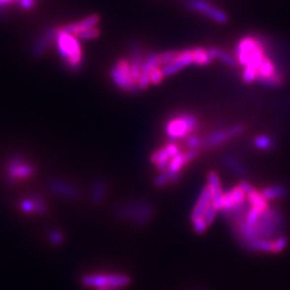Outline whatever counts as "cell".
Instances as JSON below:
<instances>
[{"instance_id": "obj_25", "label": "cell", "mask_w": 290, "mask_h": 290, "mask_svg": "<svg viewBox=\"0 0 290 290\" xmlns=\"http://www.w3.org/2000/svg\"><path fill=\"white\" fill-rule=\"evenodd\" d=\"M193 64L197 66H206L212 63L213 57L210 54L209 50L202 49V47H196L193 49Z\"/></svg>"}, {"instance_id": "obj_33", "label": "cell", "mask_w": 290, "mask_h": 290, "mask_svg": "<svg viewBox=\"0 0 290 290\" xmlns=\"http://www.w3.org/2000/svg\"><path fill=\"white\" fill-rule=\"evenodd\" d=\"M218 212H220V210H218L216 206L214 205V204H211L209 208H208V210L205 211V213H204V215L202 216V218L204 220V222H205V224H206V226L208 227H210L211 225L214 223V221H215V218H216V216H217V214H218Z\"/></svg>"}, {"instance_id": "obj_41", "label": "cell", "mask_w": 290, "mask_h": 290, "mask_svg": "<svg viewBox=\"0 0 290 290\" xmlns=\"http://www.w3.org/2000/svg\"><path fill=\"white\" fill-rule=\"evenodd\" d=\"M19 1V5L23 10H32L34 7L35 0H17Z\"/></svg>"}, {"instance_id": "obj_24", "label": "cell", "mask_w": 290, "mask_h": 290, "mask_svg": "<svg viewBox=\"0 0 290 290\" xmlns=\"http://www.w3.org/2000/svg\"><path fill=\"white\" fill-rule=\"evenodd\" d=\"M245 248L253 253H273V241L256 239L252 241L250 244H247Z\"/></svg>"}, {"instance_id": "obj_12", "label": "cell", "mask_w": 290, "mask_h": 290, "mask_svg": "<svg viewBox=\"0 0 290 290\" xmlns=\"http://www.w3.org/2000/svg\"><path fill=\"white\" fill-rule=\"evenodd\" d=\"M50 192L55 196L66 200H78L81 196L78 187L61 179H52L49 182Z\"/></svg>"}, {"instance_id": "obj_42", "label": "cell", "mask_w": 290, "mask_h": 290, "mask_svg": "<svg viewBox=\"0 0 290 290\" xmlns=\"http://www.w3.org/2000/svg\"><path fill=\"white\" fill-rule=\"evenodd\" d=\"M17 0H0V8L7 7V5H10V4H13Z\"/></svg>"}, {"instance_id": "obj_40", "label": "cell", "mask_w": 290, "mask_h": 290, "mask_svg": "<svg viewBox=\"0 0 290 290\" xmlns=\"http://www.w3.org/2000/svg\"><path fill=\"white\" fill-rule=\"evenodd\" d=\"M240 188H241V191L243 192L246 196L248 193H251L252 192H254L255 191V188H254V186L252 185V184H250V183H248L247 181H241L240 183H239V185H238Z\"/></svg>"}, {"instance_id": "obj_11", "label": "cell", "mask_w": 290, "mask_h": 290, "mask_svg": "<svg viewBox=\"0 0 290 290\" xmlns=\"http://www.w3.org/2000/svg\"><path fill=\"white\" fill-rule=\"evenodd\" d=\"M181 153V147L179 144L171 142L161 149L154 152L151 155V162L155 165L159 172H162L168 168L170 161Z\"/></svg>"}, {"instance_id": "obj_31", "label": "cell", "mask_w": 290, "mask_h": 290, "mask_svg": "<svg viewBox=\"0 0 290 290\" xmlns=\"http://www.w3.org/2000/svg\"><path fill=\"white\" fill-rule=\"evenodd\" d=\"M203 139H201L197 134H189L185 139V145L188 150H199L202 147Z\"/></svg>"}, {"instance_id": "obj_29", "label": "cell", "mask_w": 290, "mask_h": 290, "mask_svg": "<svg viewBox=\"0 0 290 290\" xmlns=\"http://www.w3.org/2000/svg\"><path fill=\"white\" fill-rule=\"evenodd\" d=\"M276 72V69L274 67V64L272 63L270 58L264 57L262 63L260 64L259 69H258V74L257 75H272Z\"/></svg>"}, {"instance_id": "obj_34", "label": "cell", "mask_w": 290, "mask_h": 290, "mask_svg": "<svg viewBox=\"0 0 290 290\" xmlns=\"http://www.w3.org/2000/svg\"><path fill=\"white\" fill-rule=\"evenodd\" d=\"M288 245V239L285 234H282L277 236L275 240H273V253L280 254L283 251H285V248Z\"/></svg>"}, {"instance_id": "obj_21", "label": "cell", "mask_w": 290, "mask_h": 290, "mask_svg": "<svg viewBox=\"0 0 290 290\" xmlns=\"http://www.w3.org/2000/svg\"><path fill=\"white\" fill-rule=\"evenodd\" d=\"M108 193V184L102 179H97L93 182L91 188V200L94 204H100Z\"/></svg>"}, {"instance_id": "obj_35", "label": "cell", "mask_w": 290, "mask_h": 290, "mask_svg": "<svg viewBox=\"0 0 290 290\" xmlns=\"http://www.w3.org/2000/svg\"><path fill=\"white\" fill-rule=\"evenodd\" d=\"M47 238H49V241L51 242V243L55 246L62 245L64 242V234L59 231V230H56V229L50 230L49 234H47Z\"/></svg>"}, {"instance_id": "obj_3", "label": "cell", "mask_w": 290, "mask_h": 290, "mask_svg": "<svg viewBox=\"0 0 290 290\" xmlns=\"http://www.w3.org/2000/svg\"><path fill=\"white\" fill-rule=\"evenodd\" d=\"M115 215L123 221H130L138 227L149 224L154 215L153 205L145 201H133L117 205Z\"/></svg>"}, {"instance_id": "obj_7", "label": "cell", "mask_w": 290, "mask_h": 290, "mask_svg": "<svg viewBox=\"0 0 290 290\" xmlns=\"http://www.w3.org/2000/svg\"><path fill=\"white\" fill-rule=\"evenodd\" d=\"M245 129L246 127L243 125V124H235V125H232L227 128L218 129L216 130V131L212 132L211 134L208 135V137L203 139L202 147H201V149L211 150L213 149V147L220 146L230 140L239 137V135H241L245 131Z\"/></svg>"}, {"instance_id": "obj_17", "label": "cell", "mask_w": 290, "mask_h": 290, "mask_svg": "<svg viewBox=\"0 0 290 290\" xmlns=\"http://www.w3.org/2000/svg\"><path fill=\"white\" fill-rule=\"evenodd\" d=\"M100 22V16L98 14H92L90 16L85 17V19H82L75 23L68 24V25L62 26L61 28L64 32L72 33L74 35H78L82 32L87 31V29L97 27V25Z\"/></svg>"}, {"instance_id": "obj_43", "label": "cell", "mask_w": 290, "mask_h": 290, "mask_svg": "<svg viewBox=\"0 0 290 290\" xmlns=\"http://www.w3.org/2000/svg\"><path fill=\"white\" fill-rule=\"evenodd\" d=\"M97 290H121V289L116 287H104V288H99Z\"/></svg>"}, {"instance_id": "obj_5", "label": "cell", "mask_w": 290, "mask_h": 290, "mask_svg": "<svg viewBox=\"0 0 290 290\" xmlns=\"http://www.w3.org/2000/svg\"><path fill=\"white\" fill-rule=\"evenodd\" d=\"M110 78L114 83V85L123 92L130 94L140 92L138 85L135 84L132 79L129 59H118L110 71Z\"/></svg>"}, {"instance_id": "obj_16", "label": "cell", "mask_w": 290, "mask_h": 290, "mask_svg": "<svg viewBox=\"0 0 290 290\" xmlns=\"http://www.w3.org/2000/svg\"><path fill=\"white\" fill-rule=\"evenodd\" d=\"M58 31H59V27L53 26L41 34V37L35 40V42L32 45V55L38 57L44 54L46 50L50 47V45L55 42L56 37L58 34Z\"/></svg>"}, {"instance_id": "obj_23", "label": "cell", "mask_w": 290, "mask_h": 290, "mask_svg": "<svg viewBox=\"0 0 290 290\" xmlns=\"http://www.w3.org/2000/svg\"><path fill=\"white\" fill-rule=\"evenodd\" d=\"M210 54L212 55L213 59H218V61L222 62L223 64H227L229 67H236L238 66V61H236V57L232 56L230 53L226 52L225 50L221 49V47H211L209 49Z\"/></svg>"}, {"instance_id": "obj_13", "label": "cell", "mask_w": 290, "mask_h": 290, "mask_svg": "<svg viewBox=\"0 0 290 290\" xmlns=\"http://www.w3.org/2000/svg\"><path fill=\"white\" fill-rule=\"evenodd\" d=\"M264 57H265L264 50H263V46L261 44L257 50H255L252 53L250 58H248L246 66L244 67L243 75H242V78H243V81L245 83H253L254 81H256L259 66H260V64L262 63Z\"/></svg>"}, {"instance_id": "obj_19", "label": "cell", "mask_w": 290, "mask_h": 290, "mask_svg": "<svg viewBox=\"0 0 290 290\" xmlns=\"http://www.w3.org/2000/svg\"><path fill=\"white\" fill-rule=\"evenodd\" d=\"M206 179H208V186L211 189L212 196H213L212 203L221 211L222 204H223V197L225 193L223 192L220 175H218L215 171H210V172L208 173V176H206Z\"/></svg>"}, {"instance_id": "obj_37", "label": "cell", "mask_w": 290, "mask_h": 290, "mask_svg": "<svg viewBox=\"0 0 290 290\" xmlns=\"http://www.w3.org/2000/svg\"><path fill=\"white\" fill-rule=\"evenodd\" d=\"M32 199L34 203L35 213H37V214H39V215H44L45 213L47 212V206H46V203L44 202V200L40 196H38V194H34Z\"/></svg>"}, {"instance_id": "obj_28", "label": "cell", "mask_w": 290, "mask_h": 290, "mask_svg": "<svg viewBox=\"0 0 290 290\" xmlns=\"http://www.w3.org/2000/svg\"><path fill=\"white\" fill-rule=\"evenodd\" d=\"M254 145H255L258 150L268 151L274 146V141L268 134H259L258 137H256L255 140H254Z\"/></svg>"}, {"instance_id": "obj_36", "label": "cell", "mask_w": 290, "mask_h": 290, "mask_svg": "<svg viewBox=\"0 0 290 290\" xmlns=\"http://www.w3.org/2000/svg\"><path fill=\"white\" fill-rule=\"evenodd\" d=\"M164 79V75L162 72L161 67H157L154 69L150 74V83L151 85H159Z\"/></svg>"}, {"instance_id": "obj_18", "label": "cell", "mask_w": 290, "mask_h": 290, "mask_svg": "<svg viewBox=\"0 0 290 290\" xmlns=\"http://www.w3.org/2000/svg\"><path fill=\"white\" fill-rule=\"evenodd\" d=\"M212 201H213V196H212L211 189L209 188V186L203 187L202 191H201L199 194L197 202L196 204H194L193 209L192 211L191 221L202 217L204 215L205 211L208 210L209 206L212 204Z\"/></svg>"}, {"instance_id": "obj_27", "label": "cell", "mask_w": 290, "mask_h": 290, "mask_svg": "<svg viewBox=\"0 0 290 290\" xmlns=\"http://www.w3.org/2000/svg\"><path fill=\"white\" fill-rule=\"evenodd\" d=\"M246 197H247L248 203H250L253 208H257L259 210L263 211L264 209H267L269 206L267 201H265L264 198L261 196V193H260V192H257L256 189L254 192H252L251 193H248Z\"/></svg>"}, {"instance_id": "obj_39", "label": "cell", "mask_w": 290, "mask_h": 290, "mask_svg": "<svg viewBox=\"0 0 290 290\" xmlns=\"http://www.w3.org/2000/svg\"><path fill=\"white\" fill-rule=\"evenodd\" d=\"M192 225H193L194 232L198 233V234H203L206 231V229L209 228L208 226H206V224L202 217L192 221Z\"/></svg>"}, {"instance_id": "obj_4", "label": "cell", "mask_w": 290, "mask_h": 290, "mask_svg": "<svg viewBox=\"0 0 290 290\" xmlns=\"http://www.w3.org/2000/svg\"><path fill=\"white\" fill-rule=\"evenodd\" d=\"M198 127V118L196 115L191 113L180 114L167 123L165 125V134L167 137L172 140H181L186 139L189 134L196 130Z\"/></svg>"}, {"instance_id": "obj_2", "label": "cell", "mask_w": 290, "mask_h": 290, "mask_svg": "<svg viewBox=\"0 0 290 290\" xmlns=\"http://www.w3.org/2000/svg\"><path fill=\"white\" fill-rule=\"evenodd\" d=\"M286 228V220L283 212L277 206L269 205L260 215L255 225V232L258 239L275 240L277 236L284 234Z\"/></svg>"}, {"instance_id": "obj_10", "label": "cell", "mask_w": 290, "mask_h": 290, "mask_svg": "<svg viewBox=\"0 0 290 290\" xmlns=\"http://www.w3.org/2000/svg\"><path fill=\"white\" fill-rule=\"evenodd\" d=\"M34 173V167L31 163L27 162L20 155H15L12 157L7 165V175L8 180L11 183H16L17 181L26 180L32 177Z\"/></svg>"}, {"instance_id": "obj_26", "label": "cell", "mask_w": 290, "mask_h": 290, "mask_svg": "<svg viewBox=\"0 0 290 290\" xmlns=\"http://www.w3.org/2000/svg\"><path fill=\"white\" fill-rule=\"evenodd\" d=\"M256 81L267 87L275 88L282 85V75L276 71V72L272 75H257Z\"/></svg>"}, {"instance_id": "obj_8", "label": "cell", "mask_w": 290, "mask_h": 290, "mask_svg": "<svg viewBox=\"0 0 290 290\" xmlns=\"http://www.w3.org/2000/svg\"><path fill=\"white\" fill-rule=\"evenodd\" d=\"M185 7L188 10L205 15L218 24H226L229 21V16L226 12L212 4L208 0H186Z\"/></svg>"}, {"instance_id": "obj_15", "label": "cell", "mask_w": 290, "mask_h": 290, "mask_svg": "<svg viewBox=\"0 0 290 290\" xmlns=\"http://www.w3.org/2000/svg\"><path fill=\"white\" fill-rule=\"evenodd\" d=\"M260 45H261V43H260L257 39L253 37H245L242 39L235 49L236 61H238V64H240L241 66L245 67L248 58H250L252 53L255 50H257Z\"/></svg>"}, {"instance_id": "obj_1", "label": "cell", "mask_w": 290, "mask_h": 290, "mask_svg": "<svg viewBox=\"0 0 290 290\" xmlns=\"http://www.w3.org/2000/svg\"><path fill=\"white\" fill-rule=\"evenodd\" d=\"M55 44L59 57L63 59L64 66L70 71L75 72L82 68L84 63V53L81 41L76 35L64 32L59 27Z\"/></svg>"}, {"instance_id": "obj_30", "label": "cell", "mask_w": 290, "mask_h": 290, "mask_svg": "<svg viewBox=\"0 0 290 290\" xmlns=\"http://www.w3.org/2000/svg\"><path fill=\"white\" fill-rule=\"evenodd\" d=\"M180 51H165L162 53H159L158 57H159V62H161V66H167L170 63H172L173 61L177 58V56L180 55Z\"/></svg>"}, {"instance_id": "obj_32", "label": "cell", "mask_w": 290, "mask_h": 290, "mask_svg": "<svg viewBox=\"0 0 290 290\" xmlns=\"http://www.w3.org/2000/svg\"><path fill=\"white\" fill-rule=\"evenodd\" d=\"M100 33L101 32H100V29L98 27H93V28L87 29V31L82 32L81 33L76 35V37L79 38L80 41H92V40L97 39L100 35Z\"/></svg>"}, {"instance_id": "obj_22", "label": "cell", "mask_w": 290, "mask_h": 290, "mask_svg": "<svg viewBox=\"0 0 290 290\" xmlns=\"http://www.w3.org/2000/svg\"><path fill=\"white\" fill-rule=\"evenodd\" d=\"M260 193H261V196L264 198V200L269 202V201L286 198L288 196V189L283 185H273L265 187L260 192Z\"/></svg>"}, {"instance_id": "obj_20", "label": "cell", "mask_w": 290, "mask_h": 290, "mask_svg": "<svg viewBox=\"0 0 290 290\" xmlns=\"http://www.w3.org/2000/svg\"><path fill=\"white\" fill-rule=\"evenodd\" d=\"M222 162L226 165L230 171H232L235 175L243 177V179H246V177L250 176V173H248V170L245 165L242 163L239 159H236L231 155L225 154V155L222 156Z\"/></svg>"}, {"instance_id": "obj_38", "label": "cell", "mask_w": 290, "mask_h": 290, "mask_svg": "<svg viewBox=\"0 0 290 290\" xmlns=\"http://www.w3.org/2000/svg\"><path fill=\"white\" fill-rule=\"evenodd\" d=\"M20 209L25 214H34L35 208L32 199H23L20 201Z\"/></svg>"}, {"instance_id": "obj_6", "label": "cell", "mask_w": 290, "mask_h": 290, "mask_svg": "<svg viewBox=\"0 0 290 290\" xmlns=\"http://www.w3.org/2000/svg\"><path fill=\"white\" fill-rule=\"evenodd\" d=\"M82 285L88 288H104V287H116L125 288L131 280L125 274H87L82 277Z\"/></svg>"}, {"instance_id": "obj_14", "label": "cell", "mask_w": 290, "mask_h": 290, "mask_svg": "<svg viewBox=\"0 0 290 290\" xmlns=\"http://www.w3.org/2000/svg\"><path fill=\"white\" fill-rule=\"evenodd\" d=\"M193 64V51L192 50H185L180 53V55L177 56L175 61L170 63L167 66L161 67L164 78H169L171 75H174L179 71L185 69L186 67Z\"/></svg>"}, {"instance_id": "obj_9", "label": "cell", "mask_w": 290, "mask_h": 290, "mask_svg": "<svg viewBox=\"0 0 290 290\" xmlns=\"http://www.w3.org/2000/svg\"><path fill=\"white\" fill-rule=\"evenodd\" d=\"M199 155L197 150H188L186 152H181L179 155H176L170 161L168 168L162 172L167 176L170 184H174L180 180V173L189 162L193 161Z\"/></svg>"}]
</instances>
